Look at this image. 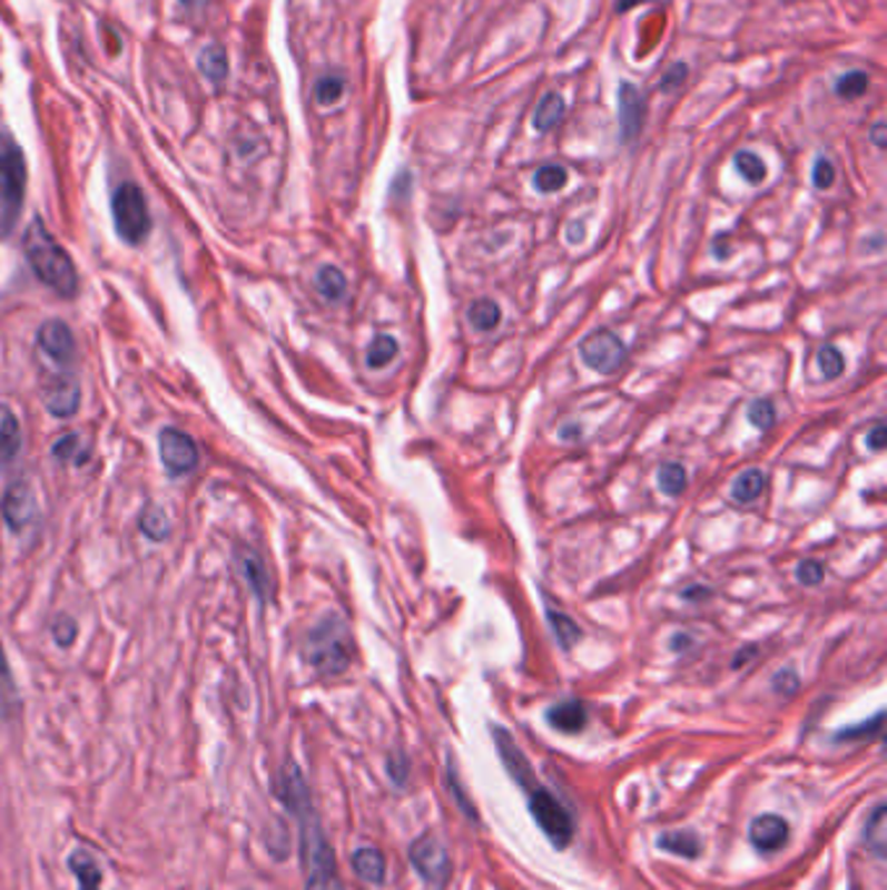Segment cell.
Masks as SVG:
<instances>
[{"label":"cell","instance_id":"6da1fadb","mask_svg":"<svg viewBox=\"0 0 887 890\" xmlns=\"http://www.w3.org/2000/svg\"><path fill=\"white\" fill-rule=\"evenodd\" d=\"M40 393L52 417H73L81 404V385L76 373V339L63 321H48L37 331L35 342Z\"/></svg>","mask_w":887,"mask_h":890},{"label":"cell","instance_id":"7a4b0ae2","mask_svg":"<svg viewBox=\"0 0 887 890\" xmlns=\"http://www.w3.org/2000/svg\"><path fill=\"white\" fill-rule=\"evenodd\" d=\"M24 253L37 278H40L42 284H48L52 292L63 294V297H73V294L79 292L76 263L40 219L29 224L24 235Z\"/></svg>","mask_w":887,"mask_h":890},{"label":"cell","instance_id":"3957f363","mask_svg":"<svg viewBox=\"0 0 887 890\" xmlns=\"http://www.w3.org/2000/svg\"><path fill=\"white\" fill-rule=\"evenodd\" d=\"M303 656L323 677H336L352 664V636L342 617L328 615L307 633Z\"/></svg>","mask_w":887,"mask_h":890},{"label":"cell","instance_id":"277c9868","mask_svg":"<svg viewBox=\"0 0 887 890\" xmlns=\"http://www.w3.org/2000/svg\"><path fill=\"white\" fill-rule=\"evenodd\" d=\"M27 193V162L17 144L6 136L0 144V235H11L17 227Z\"/></svg>","mask_w":887,"mask_h":890},{"label":"cell","instance_id":"5b68a950","mask_svg":"<svg viewBox=\"0 0 887 890\" xmlns=\"http://www.w3.org/2000/svg\"><path fill=\"white\" fill-rule=\"evenodd\" d=\"M112 222L118 235L128 245H141L151 229L149 206H146L144 190L134 183H122L112 193Z\"/></svg>","mask_w":887,"mask_h":890},{"label":"cell","instance_id":"8992f818","mask_svg":"<svg viewBox=\"0 0 887 890\" xmlns=\"http://www.w3.org/2000/svg\"><path fill=\"white\" fill-rule=\"evenodd\" d=\"M526 794L531 815H534L536 825L542 828L546 839L554 847H568L570 839H573V818H570V812L544 786H531Z\"/></svg>","mask_w":887,"mask_h":890},{"label":"cell","instance_id":"52a82bcc","mask_svg":"<svg viewBox=\"0 0 887 890\" xmlns=\"http://www.w3.org/2000/svg\"><path fill=\"white\" fill-rule=\"evenodd\" d=\"M408 862L420 872V878L427 882L432 890H443L451 880V857L449 849L440 843L437 835L424 833L408 847Z\"/></svg>","mask_w":887,"mask_h":890},{"label":"cell","instance_id":"ba28073f","mask_svg":"<svg viewBox=\"0 0 887 890\" xmlns=\"http://www.w3.org/2000/svg\"><path fill=\"white\" fill-rule=\"evenodd\" d=\"M628 350H624L622 339L612 334L609 329H599L589 334L581 342V360L591 370H597L601 375H612L622 368Z\"/></svg>","mask_w":887,"mask_h":890},{"label":"cell","instance_id":"9c48e42d","mask_svg":"<svg viewBox=\"0 0 887 890\" xmlns=\"http://www.w3.org/2000/svg\"><path fill=\"white\" fill-rule=\"evenodd\" d=\"M159 456L165 469L173 477H183L188 471L196 469L198 463V448L193 443L190 436H185L180 430H161L159 436Z\"/></svg>","mask_w":887,"mask_h":890},{"label":"cell","instance_id":"30bf717a","mask_svg":"<svg viewBox=\"0 0 887 890\" xmlns=\"http://www.w3.org/2000/svg\"><path fill=\"white\" fill-rule=\"evenodd\" d=\"M37 516H40V502H37L32 485L13 482L3 495V518L9 529L17 534L24 531L37 521Z\"/></svg>","mask_w":887,"mask_h":890},{"label":"cell","instance_id":"8fae6325","mask_svg":"<svg viewBox=\"0 0 887 890\" xmlns=\"http://www.w3.org/2000/svg\"><path fill=\"white\" fill-rule=\"evenodd\" d=\"M492 737H495V745H497V753L503 757L507 773H511L515 784H519L523 792H529L531 786H536L539 781L534 776V769H531L526 755L521 753V747L515 745V740L507 734L503 726H492Z\"/></svg>","mask_w":887,"mask_h":890},{"label":"cell","instance_id":"7c38bea8","mask_svg":"<svg viewBox=\"0 0 887 890\" xmlns=\"http://www.w3.org/2000/svg\"><path fill=\"white\" fill-rule=\"evenodd\" d=\"M617 115H620V136L624 144H632L643 130L645 118V99L640 95L638 87H632L630 81L620 84V97H617Z\"/></svg>","mask_w":887,"mask_h":890},{"label":"cell","instance_id":"4fadbf2b","mask_svg":"<svg viewBox=\"0 0 887 890\" xmlns=\"http://www.w3.org/2000/svg\"><path fill=\"white\" fill-rule=\"evenodd\" d=\"M789 841V823L778 815H760L752 820L750 825V843L758 851L773 854V851L783 849Z\"/></svg>","mask_w":887,"mask_h":890},{"label":"cell","instance_id":"5bb4252c","mask_svg":"<svg viewBox=\"0 0 887 890\" xmlns=\"http://www.w3.org/2000/svg\"><path fill=\"white\" fill-rule=\"evenodd\" d=\"M21 716V695L13 679L9 656L0 644V722H17Z\"/></svg>","mask_w":887,"mask_h":890},{"label":"cell","instance_id":"9a60e30c","mask_svg":"<svg viewBox=\"0 0 887 890\" xmlns=\"http://www.w3.org/2000/svg\"><path fill=\"white\" fill-rule=\"evenodd\" d=\"M546 722L562 734H575L589 722V711L583 701H560L546 711Z\"/></svg>","mask_w":887,"mask_h":890},{"label":"cell","instance_id":"2e32d148","mask_svg":"<svg viewBox=\"0 0 887 890\" xmlns=\"http://www.w3.org/2000/svg\"><path fill=\"white\" fill-rule=\"evenodd\" d=\"M21 451V424L11 407L0 404V463H9Z\"/></svg>","mask_w":887,"mask_h":890},{"label":"cell","instance_id":"e0dca14e","mask_svg":"<svg viewBox=\"0 0 887 890\" xmlns=\"http://www.w3.org/2000/svg\"><path fill=\"white\" fill-rule=\"evenodd\" d=\"M68 867H71L76 882H79V890H99L102 888V867L97 864V859L89 854V851L76 849L71 857H68Z\"/></svg>","mask_w":887,"mask_h":890},{"label":"cell","instance_id":"ac0fdd59","mask_svg":"<svg viewBox=\"0 0 887 890\" xmlns=\"http://www.w3.org/2000/svg\"><path fill=\"white\" fill-rule=\"evenodd\" d=\"M352 867H354V872H357L365 882H373V886H383V880H385V859L375 847H362V849L354 851Z\"/></svg>","mask_w":887,"mask_h":890},{"label":"cell","instance_id":"d6986e66","mask_svg":"<svg viewBox=\"0 0 887 890\" xmlns=\"http://www.w3.org/2000/svg\"><path fill=\"white\" fill-rule=\"evenodd\" d=\"M546 623H550L554 640H558L562 652H570V648L581 640V628H578V623L573 620V617H568L565 613H560V609L546 607Z\"/></svg>","mask_w":887,"mask_h":890},{"label":"cell","instance_id":"ffe728a7","mask_svg":"<svg viewBox=\"0 0 887 890\" xmlns=\"http://www.w3.org/2000/svg\"><path fill=\"white\" fill-rule=\"evenodd\" d=\"M466 319H469V323H472V329L482 331V334H487V331L497 329L500 319H503V311H500V305L495 303V300L480 297V300H474L472 305H469Z\"/></svg>","mask_w":887,"mask_h":890},{"label":"cell","instance_id":"44dd1931","mask_svg":"<svg viewBox=\"0 0 887 890\" xmlns=\"http://www.w3.org/2000/svg\"><path fill=\"white\" fill-rule=\"evenodd\" d=\"M240 568H243L245 580H248L253 591H256V597L266 599L268 591H272V578H268L266 565L260 563V557L256 552H243Z\"/></svg>","mask_w":887,"mask_h":890},{"label":"cell","instance_id":"7402d4cb","mask_svg":"<svg viewBox=\"0 0 887 890\" xmlns=\"http://www.w3.org/2000/svg\"><path fill=\"white\" fill-rule=\"evenodd\" d=\"M198 68L208 81L221 84L229 74V60L221 45H208V48L198 56Z\"/></svg>","mask_w":887,"mask_h":890},{"label":"cell","instance_id":"603a6c76","mask_svg":"<svg viewBox=\"0 0 887 890\" xmlns=\"http://www.w3.org/2000/svg\"><path fill=\"white\" fill-rule=\"evenodd\" d=\"M766 482H768V479H766V475H762L760 469H747L735 479V487H731V498H735L737 502L758 500L760 495H762V490H766Z\"/></svg>","mask_w":887,"mask_h":890},{"label":"cell","instance_id":"cb8c5ba5","mask_svg":"<svg viewBox=\"0 0 887 890\" xmlns=\"http://www.w3.org/2000/svg\"><path fill=\"white\" fill-rule=\"evenodd\" d=\"M398 358V342H396V336H391V334H377L373 342H369V346H367V368H373V370H383V368H388L393 360Z\"/></svg>","mask_w":887,"mask_h":890},{"label":"cell","instance_id":"d4e9b609","mask_svg":"<svg viewBox=\"0 0 887 890\" xmlns=\"http://www.w3.org/2000/svg\"><path fill=\"white\" fill-rule=\"evenodd\" d=\"M562 118H565V102H562V97L546 95L534 113V128L539 134H546V130H552Z\"/></svg>","mask_w":887,"mask_h":890},{"label":"cell","instance_id":"484cf974","mask_svg":"<svg viewBox=\"0 0 887 890\" xmlns=\"http://www.w3.org/2000/svg\"><path fill=\"white\" fill-rule=\"evenodd\" d=\"M659 847L669 854H680V857H698L700 854V839L690 831H669L659 835Z\"/></svg>","mask_w":887,"mask_h":890},{"label":"cell","instance_id":"4316f807","mask_svg":"<svg viewBox=\"0 0 887 890\" xmlns=\"http://www.w3.org/2000/svg\"><path fill=\"white\" fill-rule=\"evenodd\" d=\"M656 482H659L663 495L677 498V495H682L684 487H688V471H684L682 463L667 461L661 463L659 471H656Z\"/></svg>","mask_w":887,"mask_h":890},{"label":"cell","instance_id":"83f0119b","mask_svg":"<svg viewBox=\"0 0 887 890\" xmlns=\"http://www.w3.org/2000/svg\"><path fill=\"white\" fill-rule=\"evenodd\" d=\"M315 290L321 292V297H326L328 303H338L346 294V276L336 266H323L315 276Z\"/></svg>","mask_w":887,"mask_h":890},{"label":"cell","instance_id":"f1b7e54d","mask_svg":"<svg viewBox=\"0 0 887 890\" xmlns=\"http://www.w3.org/2000/svg\"><path fill=\"white\" fill-rule=\"evenodd\" d=\"M534 185L539 193H554L562 190L568 185V169L562 165H544L536 169Z\"/></svg>","mask_w":887,"mask_h":890},{"label":"cell","instance_id":"f546056e","mask_svg":"<svg viewBox=\"0 0 887 890\" xmlns=\"http://www.w3.org/2000/svg\"><path fill=\"white\" fill-rule=\"evenodd\" d=\"M735 165L739 169V175H742L750 185H760L768 175L766 165H762V159L755 151H737Z\"/></svg>","mask_w":887,"mask_h":890},{"label":"cell","instance_id":"4dcf8cb0","mask_svg":"<svg viewBox=\"0 0 887 890\" xmlns=\"http://www.w3.org/2000/svg\"><path fill=\"white\" fill-rule=\"evenodd\" d=\"M817 365H820V373L825 381H836V378L844 373L846 360H844V354H840L838 346L825 344L822 350L817 352Z\"/></svg>","mask_w":887,"mask_h":890},{"label":"cell","instance_id":"1f68e13d","mask_svg":"<svg viewBox=\"0 0 887 890\" xmlns=\"http://www.w3.org/2000/svg\"><path fill=\"white\" fill-rule=\"evenodd\" d=\"M344 89H346V84L342 76H323V79L318 81V87H315V102L323 107L336 105L338 99L344 97Z\"/></svg>","mask_w":887,"mask_h":890},{"label":"cell","instance_id":"d6a6232c","mask_svg":"<svg viewBox=\"0 0 887 890\" xmlns=\"http://www.w3.org/2000/svg\"><path fill=\"white\" fill-rule=\"evenodd\" d=\"M305 890H346L336 867H321V870L307 872Z\"/></svg>","mask_w":887,"mask_h":890},{"label":"cell","instance_id":"836d02e7","mask_svg":"<svg viewBox=\"0 0 887 890\" xmlns=\"http://www.w3.org/2000/svg\"><path fill=\"white\" fill-rule=\"evenodd\" d=\"M867 87H869V76L861 71H851V74L840 76L836 84V95L840 99H859L864 91H867Z\"/></svg>","mask_w":887,"mask_h":890},{"label":"cell","instance_id":"e575fe53","mask_svg":"<svg viewBox=\"0 0 887 890\" xmlns=\"http://www.w3.org/2000/svg\"><path fill=\"white\" fill-rule=\"evenodd\" d=\"M879 726H883V711H877L875 716L869 718V722H861V724H854V726H844V730L836 732V742H851V740H864V737H871V734L879 732Z\"/></svg>","mask_w":887,"mask_h":890},{"label":"cell","instance_id":"d590c367","mask_svg":"<svg viewBox=\"0 0 887 890\" xmlns=\"http://www.w3.org/2000/svg\"><path fill=\"white\" fill-rule=\"evenodd\" d=\"M747 420L752 422V428L758 430H770L776 424V407L770 404L768 399L752 401L750 409H747Z\"/></svg>","mask_w":887,"mask_h":890},{"label":"cell","instance_id":"8d00e7d4","mask_svg":"<svg viewBox=\"0 0 887 890\" xmlns=\"http://www.w3.org/2000/svg\"><path fill=\"white\" fill-rule=\"evenodd\" d=\"M141 529L149 539L161 541V539H167V534H169V521L159 508H149L141 518Z\"/></svg>","mask_w":887,"mask_h":890},{"label":"cell","instance_id":"74e56055","mask_svg":"<svg viewBox=\"0 0 887 890\" xmlns=\"http://www.w3.org/2000/svg\"><path fill=\"white\" fill-rule=\"evenodd\" d=\"M76 633H79V625H76L73 617H58L56 625H52V638L60 648H68L76 640Z\"/></svg>","mask_w":887,"mask_h":890},{"label":"cell","instance_id":"f35d334b","mask_svg":"<svg viewBox=\"0 0 887 890\" xmlns=\"http://www.w3.org/2000/svg\"><path fill=\"white\" fill-rule=\"evenodd\" d=\"M883 823H885V808L879 804V808L871 812V818H869V823H867V833H864V835H867V841L875 839L877 854H883V847H885V839H883L885 825Z\"/></svg>","mask_w":887,"mask_h":890},{"label":"cell","instance_id":"ab89813d","mask_svg":"<svg viewBox=\"0 0 887 890\" xmlns=\"http://www.w3.org/2000/svg\"><path fill=\"white\" fill-rule=\"evenodd\" d=\"M825 578V565L820 560H801L797 565V580L805 586H817Z\"/></svg>","mask_w":887,"mask_h":890},{"label":"cell","instance_id":"60d3db41","mask_svg":"<svg viewBox=\"0 0 887 890\" xmlns=\"http://www.w3.org/2000/svg\"><path fill=\"white\" fill-rule=\"evenodd\" d=\"M832 180H836V167H832V162L828 157H820V159L815 162V167H812L815 188H820V190L830 188Z\"/></svg>","mask_w":887,"mask_h":890},{"label":"cell","instance_id":"b9f144b4","mask_svg":"<svg viewBox=\"0 0 887 890\" xmlns=\"http://www.w3.org/2000/svg\"><path fill=\"white\" fill-rule=\"evenodd\" d=\"M773 691L778 695H794L799 691V677L794 669H781L778 675L773 677Z\"/></svg>","mask_w":887,"mask_h":890},{"label":"cell","instance_id":"7bdbcfd3","mask_svg":"<svg viewBox=\"0 0 887 890\" xmlns=\"http://www.w3.org/2000/svg\"><path fill=\"white\" fill-rule=\"evenodd\" d=\"M684 76H688V66H682V63L672 66V68H669V71H667V76H663L661 89H663V91H672L674 87H680Z\"/></svg>","mask_w":887,"mask_h":890},{"label":"cell","instance_id":"ee69618b","mask_svg":"<svg viewBox=\"0 0 887 890\" xmlns=\"http://www.w3.org/2000/svg\"><path fill=\"white\" fill-rule=\"evenodd\" d=\"M680 597L684 599V602H706V599H711V588L708 586H688V588H682L680 591Z\"/></svg>","mask_w":887,"mask_h":890},{"label":"cell","instance_id":"f6af8a7d","mask_svg":"<svg viewBox=\"0 0 887 890\" xmlns=\"http://www.w3.org/2000/svg\"><path fill=\"white\" fill-rule=\"evenodd\" d=\"M885 424H875V428H871V432L867 436V446L871 448V451H883L885 448Z\"/></svg>","mask_w":887,"mask_h":890},{"label":"cell","instance_id":"bcb514c9","mask_svg":"<svg viewBox=\"0 0 887 890\" xmlns=\"http://www.w3.org/2000/svg\"><path fill=\"white\" fill-rule=\"evenodd\" d=\"M871 141H875V146H879V149H883V146L887 144V138H885V123H883V120L871 126Z\"/></svg>","mask_w":887,"mask_h":890},{"label":"cell","instance_id":"7dc6e473","mask_svg":"<svg viewBox=\"0 0 887 890\" xmlns=\"http://www.w3.org/2000/svg\"><path fill=\"white\" fill-rule=\"evenodd\" d=\"M640 3H653V0H620V3H617V11L624 13V11H630L632 6H640Z\"/></svg>","mask_w":887,"mask_h":890},{"label":"cell","instance_id":"c3c4849f","mask_svg":"<svg viewBox=\"0 0 887 890\" xmlns=\"http://www.w3.org/2000/svg\"><path fill=\"white\" fill-rule=\"evenodd\" d=\"M568 239H570V243H581V239H583V224H573V227H570V232H568Z\"/></svg>","mask_w":887,"mask_h":890},{"label":"cell","instance_id":"681fc988","mask_svg":"<svg viewBox=\"0 0 887 890\" xmlns=\"http://www.w3.org/2000/svg\"><path fill=\"white\" fill-rule=\"evenodd\" d=\"M690 644V638H684V636H674V640H672V648L674 652H680V648H684Z\"/></svg>","mask_w":887,"mask_h":890},{"label":"cell","instance_id":"f907efd6","mask_svg":"<svg viewBox=\"0 0 887 890\" xmlns=\"http://www.w3.org/2000/svg\"><path fill=\"white\" fill-rule=\"evenodd\" d=\"M560 436H562V438H573V436H575V438H578V436H581V428H573V430H560Z\"/></svg>","mask_w":887,"mask_h":890},{"label":"cell","instance_id":"816d5d0a","mask_svg":"<svg viewBox=\"0 0 887 890\" xmlns=\"http://www.w3.org/2000/svg\"><path fill=\"white\" fill-rule=\"evenodd\" d=\"M183 6H188V9H196V6H204L206 0H180Z\"/></svg>","mask_w":887,"mask_h":890}]
</instances>
